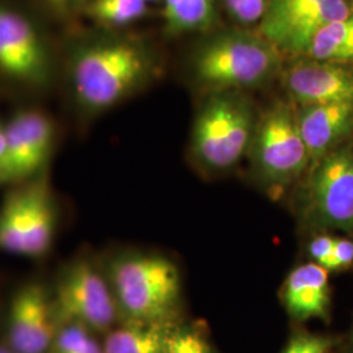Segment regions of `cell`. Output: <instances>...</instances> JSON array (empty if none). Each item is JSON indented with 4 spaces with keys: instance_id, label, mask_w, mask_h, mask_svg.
<instances>
[{
    "instance_id": "obj_1",
    "label": "cell",
    "mask_w": 353,
    "mask_h": 353,
    "mask_svg": "<svg viewBox=\"0 0 353 353\" xmlns=\"http://www.w3.org/2000/svg\"><path fill=\"white\" fill-rule=\"evenodd\" d=\"M152 71L150 51L127 38L85 39L71 49L67 62L76 103L90 114L122 101L145 83Z\"/></svg>"
},
{
    "instance_id": "obj_2",
    "label": "cell",
    "mask_w": 353,
    "mask_h": 353,
    "mask_svg": "<svg viewBox=\"0 0 353 353\" xmlns=\"http://www.w3.org/2000/svg\"><path fill=\"white\" fill-rule=\"evenodd\" d=\"M117 303L134 323H165L173 313L181 278L176 265L157 255H132L112 267Z\"/></svg>"
},
{
    "instance_id": "obj_3",
    "label": "cell",
    "mask_w": 353,
    "mask_h": 353,
    "mask_svg": "<svg viewBox=\"0 0 353 353\" xmlns=\"http://www.w3.org/2000/svg\"><path fill=\"white\" fill-rule=\"evenodd\" d=\"M278 49L268 41L228 34L214 38L199 51L195 72L214 87H250L278 67Z\"/></svg>"
},
{
    "instance_id": "obj_4",
    "label": "cell",
    "mask_w": 353,
    "mask_h": 353,
    "mask_svg": "<svg viewBox=\"0 0 353 353\" xmlns=\"http://www.w3.org/2000/svg\"><path fill=\"white\" fill-rule=\"evenodd\" d=\"M50 45L26 13L0 3V76L28 88H45L52 80Z\"/></svg>"
},
{
    "instance_id": "obj_5",
    "label": "cell",
    "mask_w": 353,
    "mask_h": 353,
    "mask_svg": "<svg viewBox=\"0 0 353 353\" xmlns=\"http://www.w3.org/2000/svg\"><path fill=\"white\" fill-rule=\"evenodd\" d=\"M252 137V114L237 100L217 97L199 114L194 128V152L202 164L224 170L240 161Z\"/></svg>"
},
{
    "instance_id": "obj_6",
    "label": "cell",
    "mask_w": 353,
    "mask_h": 353,
    "mask_svg": "<svg viewBox=\"0 0 353 353\" xmlns=\"http://www.w3.org/2000/svg\"><path fill=\"white\" fill-rule=\"evenodd\" d=\"M55 234V212L43 182L13 192L0 208V249L41 256Z\"/></svg>"
},
{
    "instance_id": "obj_7",
    "label": "cell",
    "mask_w": 353,
    "mask_h": 353,
    "mask_svg": "<svg viewBox=\"0 0 353 353\" xmlns=\"http://www.w3.org/2000/svg\"><path fill=\"white\" fill-rule=\"evenodd\" d=\"M351 14L345 0H271L261 32L278 50L296 55L307 51L323 26Z\"/></svg>"
},
{
    "instance_id": "obj_8",
    "label": "cell",
    "mask_w": 353,
    "mask_h": 353,
    "mask_svg": "<svg viewBox=\"0 0 353 353\" xmlns=\"http://www.w3.org/2000/svg\"><path fill=\"white\" fill-rule=\"evenodd\" d=\"M54 313L64 325L75 323L102 331L117 316V300L99 271L81 261L64 272L58 284Z\"/></svg>"
},
{
    "instance_id": "obj_9",
    "label": "cell",
    "mask_w": 353,
    "mask_h": 353,
    "mask_svg": "<svg viewBox=\"0 0 353 353\" xmlns=\"http://www.w3.org/2000/svg\"><path fill=\"white\" fill-rule=\"evenodd\" d=\"M310 161L297 118L287 106L265 115L255 139V163L265 179L284 186L300 176Z\"/></svg>"
},
{
    "instance_id": "obj_10",
    "label": "cell",
    "mask_w": 353,
    "mask_h": 353,
    "mask_svg": "<svg viewBox=\"0 0 353 353\" xmlns=\"http://www.w3.org/2000/svg\"><path fill=\"white\" fill-rule=\"evenodd\" d=\"M309 211L323 227L353 230L352 152H334L318 164L309 188Z\"/></svg>"
},
{
    "instance_id": "obj_11",
    "label": "cell",
    "mask_w": 353,
    "mask_h": 353,
    "mask_svg": "<svg viewBox=\"0 0 353 353\" xmlns=\"http://www.w3.org/2000/svg\"><path fill=\"white\" fill-rule=\"evenodd\" d=\"M6 176L19 181L34 176L46 164L55 131L50 118L37 110H23L4 125Z\"/></svg>"
},
{
    "instance_id": "obj_12",
    "label": "cell",
    "mask_w": 353,
    "mask_h": 353,
    "mask_svg": "<svg viewBox=\"0 0 353 353\" xmlns=\"http://www.w3.org/2000/svg\"><path fill=\"white\" fill-rule=\"evenodd\" d=\"M54 307L45 288L28 284L14 296L10 309L8 338L17 353H46L57 336Z\"/></svg>"
},
{
    "instance_id": "obj_13",
    "label": "cell",
    "mask_w": 353,
    "mask_h": 353,
    "mask_svg": "<svg viewBox=\"0 0 353 353\" xmlns=\"http://www.w3.org/2000/svg\"><path fill=\"white\" fill-rule=\"evenodd\" d=\"M285 85L303 106L353 103V74L328 62H305L287 72Z\"/></svg>"
},
{
    "instance_id": "obj_14",
    "label": "cell",
    "mask_w": 353,
    "mask_h": 353,
    "mask_svg": "<svg viewBox=\"0 0 353 353\" xmlns=\"http://www.w3.org/2000/svg\"><path fill=\"white\" fill-rule=\"evenodd\" d=\"M353 118V103L303 106L297 125L312 161L319 160L348 130Z\"/></svg>"
},
{
    "instance_id": "obj_15",
    "label": "cell",
    "mask_w": 353,
    "mask_h": 353,
    "mask_svg": "<svg viewBox=\"0 0 353 353\" xmlns=\"http://www.w3.org/2000/svg\"><path fill=\"white\" fill-rule=\"evenodd\" d=\"M328 297V270L314 262L294 268L284 283V305L297 319L326 316Z\"/></svg>"
},
{
    "instance_id": "obj_16",
    "label": "cell",
    "mask_w": 353,
    "mask_h": 353,
    "mask_svg": "<svg viewBox=\"0 0 353 353\" xmlns=\"http://www.w3.org/2000/svg\"><path fill=\"white\" fill-rule=\"evenodd\" d=\"M169 334L165 323H134L112 331L103 344V352L163 353Z\"/></svg>"
},
{
    "instance_id": "obj_17",
    "label": "cell",
    "mask_w": 353,
    "mask_h": 353,
    "mask_svg": "<svg viewBox=\"0 0 353 353\" xmlns=\"http://www.w3.org/2000/svg\"><path fill=\"white\" fill-rule=\"evenodd\" d=\"M319 62L353 61V14L323 26L306 51Z\"/></svg>"
},
{
    "instance_id": "obj_18",
    "label": "cell",
    "mask_w": 353,
    "mask_h": 353,
    "mask_svg": "<svg viewBox=\"0 0 353 353\" xmlns=\"http://www.w3.org/2000/svg\"><path fill=\"white\" fill-rule=\"evenodd\" d=\"M163 14L169 33L204 30L214 23V0H164Z\"/></svg>"
},
{
    "instance_id": "obj_19",
    "label": "cell",
    "mask_w": 353,
    "mask_h": 353,
    "mask_svg": "<svg viewBox=\"0 0 353 353\" xmlns=\"http://www.w3.org/2000/svg\"><path fill=\"white\" fill-rule=\"evenodd\" d=\"M83 10L102 26H123L138 21L147 13L145 0H90Z\"/></svg>"
},
{
    "instance_id": "obj_20",
    "label": "cell",
    "mask_w": 353,
    "mask_h": 353,
    "mask_svg": "<svg viewBox=\"0 0 353 353\" xmlns=\"http://www.w3.org/2000/svg\"><path fill=\"white\" fill-rule=\"evenodd\" d=\"M51 353H105L103 347L92 338L88 328L70 323L57 332Z\"/></svg>"
},
{
    "instance_id": "obj_21",
    "label": "cell",
    "mask_w": 353,
    "mask_h": 353,
    "mask_svg": "<svg viewBox=\"0 0 353 353\" xmlns=\"http://www.w3.org/2000/svg\"><path fill=\"white\" fill-rule=\"evenodd\" d=\"M163 353H211V350L199 332L182 328L169 334Z\"/></svg>"
},
{
    "instance_id": "obj_22",
    "label": "cell",
    "mask_w": 353,
    "mask_h": 353,
    "mask_svg": "<svg viewBox=\"0 0 353 353\" xmlns=\"http://www.w3.org/2000/svg\"><path fill=\"white\" fill-rule=\"evenodd\" d=\"M271 0H225L228 12L241 24H252L263 19Z\"/></svg>"
},
{
    "instance_id": "obj_23",
    "label": "cell",
    "mask_w": 353,
    "mask_h": 353,
    "mask_svg": "<svg viewBox=\"0 0 353 353\" xmlns=\"http://www.w3.org/2000/svg\"><path fill=\"white\" fill-rule=\"evenodd\" d=\"M330 341L316 335L294 336L283 353H327Z\"/></svg>"
},
{
    "instance_id": "obj_24",
    "label": "cell",
    "mask_w": 353,
    "mask_h": 353,
    "mask_svg": "<svg viewBox=\"0 0 353 353\" xmlns=\"http://www.w3.org/2000/svg\"><path fill=\"white\" fill-rule=\"evenodd\" d=\"M353 263V242L345 239H335L334 252L327 270H339Z\"/></svg>"
},
{
    "instance_id": "obj_25",
    "label": "cell",
    "mask_w": 353,
    "mask_h": 353,
    "mask_svg": "<svg viewBox=\"0 0 353 353\" xmlns=\"http://www.w3.org/2000/svg\"><path fill=\"white\" fill-rule=\"evenodd\" d=\"M334 245H335V239L330 236H318L312 241L309 246V252L314 263L322 265L327 270L328 262L334 252Z\"/></svg>"
},
{
    "instance_id": "obj_26",
    "label": "cell",
    "mask_w": 353,
    "mask_h": 353,
    "mask_svg": "<svg viewBox=\"0 0 353 353\" xmlns=\"http://www.w3.org/2000/svg\"><path fill=\"white\" fill-rule=\"evenodd\" d=\"M51 12L59 17H64L72 12V0H43Z\"/></svg>"
},
{
    "instance_id": "obj_27",
    "label": "cell",
    "mask_w": 353,
    "mask_h": 353,
    "mask_svg": "<svg viewBox=\"0 0 353 353\" xmlns=\"http://www.w3.org/2000/svg\"><path fill=\"white\" fill-rule=\"evenodd\" d=\"M6 176V130L0 122V182Z\"/></svg>"
},
{
    "instance_id": "obj_28",
    "label": "cell",
    "mask_w": 353,
    "mask_h": 353,
    "mask_svg": "<svg viewBox=\"0 0 353 353\" xmlns=\"http://www.w3.org/2000/svg\"><path fill=\"white\" fill-rule=\"evenodd\" d=\"M90 0H72V8H83Z\"/></svg>"
},
{
    "instance_id": "obj_29",
    "label": "cell",
    "mask_w": 353,
    "mask_h": 353,
    "mask_svg": "<svg viewBox=\"0 0 353 353\" xmlns=\"http://www.w3.org/2000/svg\"><path fill=\"white\" fill-rule=\"evenodd\" d=\"M0 353H17L13 351L12 348H4V347H0Z\"/></svg>"
},
{
    "instance_id": "obj_30",
    "label": "cell",
    "mask_w": 353,
    "mask_h": 353,
    "mask_svg": "<svg viewBox=\"0 0 353 353\" xmlns=\"http://www.w3.org/2000/svg\"><path fill=\"white\" fill-rule=\"evenodd\" d=\"M147 3H152V1H157V0H145Z\"/></svg>"
}]
</instances>
